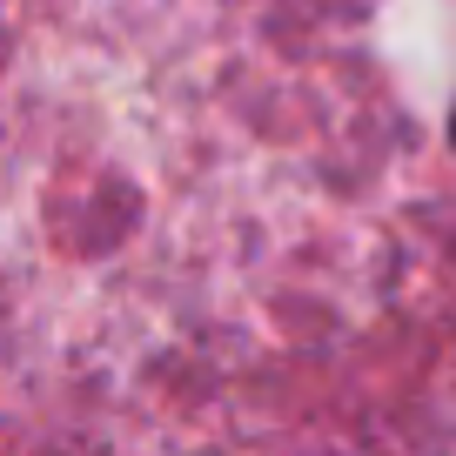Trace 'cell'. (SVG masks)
Listing matches in <instances>:
<instances>
[{"instance_id": "cell-1", "label": "cell", "mask_w": 456, "mask_h": 456, "mask_svg": "<svg viewBox=\"0 0 456 456\" xmlns=\"http://www.w3.org/2000/svg\"><path fill=\"white\" fill-rule=\"evenodd\" d=\"M450 134H456V121H450Z\"/></svg>"}]
</instances>
